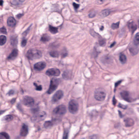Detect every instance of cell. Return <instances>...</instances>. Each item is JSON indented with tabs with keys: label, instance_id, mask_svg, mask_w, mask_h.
<instances>
[{
	"label": "cell",
	"instance_id": "obj_1",
	"mask_svg": "<svg viewBox=\"0 0 139 139\" xmlns=\"http://www.w3.org/2000/svg\"><path fill=\"white\" fill-rule=\"evenodd\" d=\"M26 56L29 59L34 60L40 58L42 56V54L38 49H31L27 51Z\"/></svg>",
	"mask_w": 139,
	"mask_h": 139
},
{
	"label": "cell",
	"instance_id": "obj_2",
	"mask_svg": "<svg viewBox=\"0 0 139 139\" xmlns=\"http://www.w3.org/2000/svg\"><path fill=\"white\" fill-rule=\"evenodd\" d=\"M106 96L105 91L102 88L97 89L94 92V98L97 100L102 102L104 100Z\"/></svg>",
	"mask_w": 139,
	"mask_h": 139
},
{
	"label": "cell",
	"instance_id": "obj_3",
	"mask_svg": "<svg viewBox=\"0 0 139 139\" xmlns=\"http://www.w3.org/2000/svg\"><path fill=\"white\" fill-rule=\"evenodd\" d=\"M59 83V81L58 79L55 77L52 79L51 81L50 84L47 91L48 94H51L56 89Z\"/></svg>",
	"mask_w": 139,
	"mask_h": 139
},
{
	"label": "cell",
	"instance_id": "obj_4",
	"mask_svg": "<svg viewBox=\"0 0 139 139\" xmlns=\"http://www.w3.org/2000/svg\"><path fill=\"white\" fill-rule=\"evenodd\" d=\"M69 110L72 114H75L78 110V104L77 102L74 100H72L69 103Z\"/></svg>",
	"mask_w": 139,
	"mask_h": 139
},
{
	"label": "cell",
	"instance_id": "obj_5",
	"mask_svg": "<svg viewBox=\"0 0 139 139\" xmlns=\"http://www.w3.org/2000/svg\"><path fill=\"white\" fill-rule=\"evenodd\" d=\"M66 111V107L64 105H61L54 109L53 113L56 116H62L65 114Z\"/></svg>",
	"mask_w": 139,
	"mask_h": 139
},
{
	"label": "cell",
	"instance_id": "obj_6",
	"mask_svg": "<svg viewBox=\"0 0 139 139\" xmlns=\"http://www.w3.org/2000/svg\"><path fill=\"white\" fill-rule=\"evenodd\" d=\"M23 103L27 107H31L34 104V100L31 97L25 96L23 99Z\"/></svg>",
	"mask_w": 139,
	"mask_h": 139
},
{
	"label": "cell",
	"instance_id": "obj_7",
	"mask_svg": "<svg viewBox=\"0 0 139 139\" xmlns=\"http://www.w3.org/2000/svg\"><path fill=\"white\" fill-rule=\"evenodd\" d=\"M46 74L49 76H58L61 74L59 70L56 68H52L46 71Z\"/></svg>",
	"mask_w": 139,
	"mask_h": 139
},
{
	"label": "cell",
	"instance_id": "obj_8",
	"mask_svg": "<svg viewBox=\"0 0 139 139\" xmlns=\"http://www.w3.org/2000/svg\"><path fill=\"white\" fill-rule=\"evenodd\" d=\"M46 116V113L45 112H40L37 113L34 116L33 119L35 121H42L44 120Z\"/></svg>",
	"mask_w": 139,
	"mask_h": 139
},
{
	"label": "cell",
	"instance_id": "obj_9",
	"mask_svg": "<svg viewBox=\"0 0 139 139\" xmlns=\"http://www.w3.org/2000/svg\"><path fill=\"white\" fill-rule=\"evenodd\" d=\"M63 96V92L62 91H58L53 95L52 101L53 102H56L62 98Z\"/></svg>",
	"mask_w": 139,
	"mask_h": 139
},
{
	"label": "cell",
	"instance_id": "obj_10",
	"mask_svg": "<svg viewBox=\"0 0 139 139\" xmlns=\"http://www.w3.org/2000/svg\"><path fill=\"white\" fill-rule=\"evenodd\" d=\"M46 65V63L44 62H39L34 64V68L37 71H42L45 68Z\"/></svg>",
	"mask_w": 139,
	"mask_h": 139
},
{
	"label": "cell",
	"instance_id": "obj_11",
	"mask_svg": "<svg viewBox=\"0 0 139 139\" xmlns=\"http://www.w3.org/2000/svg\"><path fill=\"white\" fill-rule=\"evenodd\" d=\"M120 95L122 98L125 101L128 102H131V99L128 92L124 91H123L120 93Z\"/></svg>",
	"mask_w": 139,
	"mask_h": 139
},
{
	"label": "cell",
	"instance_id": "obj_12",
	"mask_svg": "<svg viewBox=\"0 0 139 139\" xmlns=\"http://www.w3.org/2000/svg\"><path fill=\"white\" fill-rule=\"evenodd\" d=\"M28 133V127L27 125L25 124H23L22 126L21 131H20V135L22 136H25L27 135Z\"/></svg>",
	"mask_w": 139,
	"mask_h": 139
},
{
	"label": "cell",
	"instance_id": "obj_13",
	"mask_svg": "<svg viewBox=\"0 0 139 139\" xmlns=\"http://www.w3.org/2000/svg\"><path fill=\"white\" fill-rule=\"evenodd\" d=\"M18 55V51L17 49H13L10 54H9V56L8 57V59L9 60H13L15 59Z\"/></svg>",
	"mask_w": 139,
	"mask_h": 139
},
{
	"label": "cell",
	"instance_id": "obj_14",
	"mask_svg": "<svg viewBox=\"0 0 139 139\" xmlns=\"http://www.w3.org/2000/svg\"><path fill=\"white\" fill-rule=\"evenodd\" d=\"M7 23H8V25L9 27H14L15 26V24H16V21L14 17L11 16L8 18Z\"/></svg>",
	"mask_w": 139,
	"mask_h": 139
},
{
	"label": "cell",
	"instance_id": "obj_15",
	"mask_svg": "<svg viewBox=\"0 0 139 139\" xmlns=\"http://www.w3.org/2000/svg\"><path fill=\"white\" fill-rule=\"evenodd\" d=\"M124 121L125 123V126L127 127L133 126L134 125V121L132 119L128 118L125 119Z\"/></svg>",
	"mask_w": 139,
	"mask_h": 139
},
{
	"label": "cell",
	"instance_id": "obj_16",
	"mask_svg": "<svg viewBox=\"0 0 139 139\" xmlns=\"http://www.w3.org/2000/svg\"><path fill=\"white\" fill-rule=\"evenodd\" d=\"M128 27L129 29L132 32H134L137 28V26L136 24L134 22L129 23L128 24Z\"/></svg>",
	"mask_w": 139,
	"mask_h": 139
},
{
	"label": "cell",
	"instance_id": "obj_17",
	"mask_svg": "<svg viewBox=\"0 0 139 139\" xmlns=\"http://www.w3.org/2000/svg\"><path fill=\"white\" fill-rule=\"evenodd\" d=\"M129 51H130V53L132 55H135L137 54L139 52V49L137 46H133L130 48Z\"/></svg>",
	"mask_w": 139,
	"mask_h": 139
},
{
	"label": "cell",
	"instance_id": "obj_18",
	"mask_svg": "<svg viewBox=\"0 0 139 139\" xmlns=\"http://www.w3.org/2000/svg\"><path fill=\"white\" fill-rule=\"evenodd\" d=\"M71 72L70 71H65L63 73L62 77L65 79H69L71 78Z\"/></svg>",
	"mask_w": 139,
	"mask_h": 139
},
{
	"label": "cell",
	"instance_id": "obj_19",
	"mask_svg": "<svg viewBox=\"0 0 139 139\" xmlns=\"http://www.w3.org/2000/svg\"><path fill=\"white\" fill-rule=\"evenodd\" d=\"M110 14V11L108 9H105L102 11L100 14V16L101 18L107 17Z\"/></svg>",
	"mask_w": 139,
	"mask_h": 139
},
{
	"label": "cell",
	"instance_id": "obj_20",
	"mask_svg": "<svg viewBox=\"0 0 139 139\" xmlns=\"http://www.w3.org/2000/svg\"><path fill=\"white\" fill-rule=\"evenodd\" d=\"M119 60H120V61L121 62V63L122 64H125L127 61L126 56L123 54H120V56H119Z\"/></svg>",
	"mask_w": 139,
	"mask_h": 139
},
{
	"label": "cell",
	"instance_id": "obj_21",
	"mask_svg": "<svg viewBox=\"0 0 139 139\" xmlns=\"http://www.w3.org/2000/svg\"><path fill=\"white\" fill-rule=\"evenodd\" d=\"M50 39V38L49 35L45 34H44V35L42 36L41 38L40 39V40L42 42L45 43V42H46L48 41Z\"/></svg>",
	"mask_w": 139,
	"mask_h": 139
},
{
	"label": "cell",
	"instance_id": "obj_22",
	"mask_svg": "<svg viewBox=\"0 0 139 139\" xmlns=\"http://www.w3.org/2000/svg\"><path fill=\"white\" fill-rule=\"evenodd\" d=\"M11 44L13 46H15L17 44V38L15 36H12L10 39Z\"/></svg>",
	"mask_w": 139,
	"mask_h": 139
},
{
	"label": "cell",
	"instance_id": "obj_23",
	"mask_svg": "<svg viewBox=\"0 0 139 139\" xmlns=\"http://www.w3.org/2000/svg\"><path fill=\"white\" fill-rule=\"evenodd\" d=\"M49 31H50L52 34H55L58 32V30L56 27H54L53 26L49 25Z\"/></svg>",
	"mask_w": 139,
	"mask_h": 139
},
{
	"label": "cell",
	"instance_id": "obj_24",
	"mask_svg": "<svg viewBox=\"0 0 139 139\" xmlns=\"http://www.w3.org/2000/svg\"><path fill=\"white\" fill-rule=\"evenodd\" d=\"M7 38L6 36L2 35L0 37V45L1 46L4 45L6 42Z\"/></svg>",
	"mask_w": 139,
	"mask_h": 139
},
{
	"label": "cell",
	"instance_id": "obj_25",
	"mask_svg": "<svg viewBox=\"0 0 139 139\" xmlns=\"http://www.w3.org/2000/svg\"><path fill=\"white\" fill-rule=\"evenodd\" d=\"M134 44L135 46L139 45V33L135 35L134 39Z\"/></svg>",
	"mask_w": 139,
	"mask_h": 139
},
{
	"label": "cell",
	"instance_id": "obj_26",
	"mask_svg": "<svg viewBox=\"0 0 139 139\" xmlns=\"http://www.w3.org/2000/svg\"><path fill=\"white\" fill-rule=\"evenodd\" d=\"M49 54L53 58H57L59 56V52L57 51H53L50 52Z\"/></svg>",
	"mask_w": 139,
	"mask_h": 139
},
{
	"label": "cell",
	"instance_id": "obj_27",
	"mask_svg": "<svg viewBox=\"0 0 139 139\" xmlns=\"http://www.w3.org/2000/svg\"><path fill=\"white\" fill-rule=\"evenodd\" d=\"M53 125V123L51 121H46L44 123V126L45 128H49Z\"/></svg>",
	"mask_w": 139,
	"mask_h": 139
},
{
	"label": "cell",
	"instance_id": "obj_28",
	"mask_svg": "<svg viewBox=\"0 0 139 139\" xmlns=\"http://www.w3.org/2000/svg\"><path fill=\"white\" fill-rule=\"evenodd\" d=\"M0 136L3 137L4 139H10L9 135L7 133H5V132H1V133H0Z\"/></svg>",
	"mask_w": 139,
	"mask_h": 139
},
{
	"label": "cell",
	"instance_id": "obj_29",
	"mask_svg": "<svg viewBox=\"0 0 139 139\" xmlns=\"http://www.w3.org/2000/svg\"><path fill=\"white\" fill-rule=\"evenodd\" d=\"M24 1V0H14L12 1L11 3L14 5H19L20 3H23Z\"/></svg>",
	"mask_w": 139,
	"mask_h": 139
},
{
	"label": "cell",
	"instance_id": "obj_30",
	"mask_svg": "<svg viewBox=\"0 0 139 139\" xmlns=\"http://www.w3.org/2000/svg\"><path fill=\"white\" fill-rule=\"evenodd\" d=\"M13 119V116L12 115H8L4 117V120L6 121H10Z\"/></svg>",
	"mask_w": 139,
	"mask_h": 139
},
{
	"label": "cell",
	"instance_id": "obj_31",
	"mask_svg": "<svg viewBox=\"0 0 139 139\" xmlns=\"http://www.w3.org/2000/svg\"><path fill=\"white\" fill-rule=\"evenodd\" d=\"M119 24H120V23H119V22H118L117 23H113V24H112L111 28H112V29H113V30L117 29L118 28Z\"/></svg>",
	"mask_w": 139,
	"mask_h": 139
},
{
	"label": "cell",
	"instance_id": "obj_32",
	"mask_svg": "<svg viewBox=\"0 0 139 139\" xmlns=\"http://www.w3.org/2000/svg\"><path fill=\"white\" fill-rule=\"evenodd\" d=\"M27 39H23L22 41H21V46L24 47L27 45Z\"/></svg>",
	"mask_w": 139,
	"mask_h": 139
},
{
	"label": "cell",
	"instance_id": "obj_33",
	"mask_svg": "<svg viewBox=\"0 0 139 139\" xmlns=\"http://www.w3.org/2000/svg\"><path fill=\"white\" fill-rule=\"evenodd\" d=\"M34 85L36 87V89L37 91H41L42 89V87L41 85H38L36 83H34Z\"/></svg>",
	"mask_w": 139,
	"mask_h": 139
},
{
	"label": "cell",
	"instance_id": "obj_34",
	"mask_svg": "<svg viewBox=\"0 0 139 139\" xmlns=\"http://www.w3.org/2000/svg\"><path fill=\"white\" fill-rule=\"evenodd\" d=\"M68 131H65L64 132V134L63 135V139H68Z\"/></svg>",
	"mask_w": 139,
	"mask_h": 139
},
{
	"label": "cell",
	"instance_id": "obj_35",
	"mask_svg": "<svg viewBox=\"0 0 139 139\" xmlns=\"http://www.w3.org/2000/svg\"><path fill=\"white\" fill-rule=\"evenodd\" d=\"M0 32L2 34H7V31L5 27H3L0 28Z\"/></svg>",
	"mask_w": 139,
	"mask_h": 139
},
{
	"label": "cell",
	"instance_id": "obj_36",
	"mask_svg": "<svg viewBox=\"0 0 139 139\" xmlns=\"http://www.w3.org/2000/svg\"><path fill=\"white\" fill-rule=\"evenodd\" d=\"M73 7H74V8L76 10H77L79 6H80L79 4H77L76 3H73Z\"/></svg>",
	"mask_w": 139,
	"mask_h": 139
},
{
	"label": "cell",
	"instance_id": "obj_37",
	"mask_svg": "<svg viewBox=\"0 0 139 139\" xmlns=\"http://www.w3.org/2000/svg\"><path fill=\"white\" fill-rule=\"evenodd\" d=\"M95 12H91L89 14V17L90 18H93L95 16Z\"/></svg>",
	"mask_w": 139,
	"mask_h": 139
},
{
	"label": "cell",
	"instance_id": "obj_38",
	"mask_svg": "<svg viewBox=\"0 0 139 139\" xmlns=\"http://www.w3.org/2000/svg\"><path fill=\"white\" fill-rule=\"evenodd\" d=\"M100 45L101 46H104L105 44V41H104V40H102L100 42Z\"/></svg>",
	"mask_w": 139,
	"mask_h": 139
},
{
	"label": "cell",
	"instance_id": "obj_39",
	"mask_svg": "<svg viewBox=\"0 0 139 139\" xmlns=\"http://www.w3.org/2000/svg\"><path fill=\"white\" fill-rule=\"evenodd\" d=\"M118 107L121 108H123V109H126V106L124 105H122V104H120L118 105Z\"/></svg>",
	"mask_w": 139,
	"mask_h": 139
},
{
	"label": "cell",
	"instance_id": "obj_40",
	"mask_svg": "<svg viewBox=\"0 0 139 139\" xmlns=\"http://www.w3.org/2000/svg\"><path fill=\"white\" fill-rule=\"evenodd\" d=\"M14 91H13V90H11L9 91V92L8 93V94L9 95H12L14 94Z\"/></svg>",
	"mask_w": 139,
	"mask_h": 139
},
{
	"label": "cell",
	"instance_id": "obj_41",
	"mask_svg": "<svg viewBox=\"0 0 139 139\" xmlns=\"http://www.w3.org/2000/svg\"><path fill=\"white\" fill-rule=\"evenodd\" d=\"M67 52L65 51L64 52H63L62 53V56L63 57H64L65 56H66L67 55Z\"/></svg>",
	"mask_w": 139,
	"mask_h": 139
},
{
	"label": "cell",
	"instance_id": "obj_42",
	"mask_svg": "<svg viewBox=\"0 0 139 139\" xmlns=\"http://www.w3.org/2000/svg\"><path fill=\"white\" fill-rule=\"evenodd\" d=\"M22 14H18L17 15V17H18V18H21V16H22Z\"/></svg>",
	"mask_w": 139,
	"mask_h": 139
},
{
	"label": "cell",
	"instance_id": "obj_43",
	"mask_svg": "<svg viewBox=\"0 0 139 139\" xmlns=\"http://www.w3.org/2000/svg\"><path fill=\"white\" fill-rule=\"evenodd\" d=\"M3 0H1L0 2V5H3Z\"/></svg>",
	"mask_w": 139,
	"mask_h": 139
},
{
	"label": "cell",
	"instance_id": "obj_44",
	"mask_svg": "<svg viewBox=\"0 0 139 139\" xmlns=\"http://www.w3.org/2000/svg\"><path fill=\"white\" fill-rule=\"evenodd\" d=\"M115 44V43H113V44H112L111 45V47H112V46H113V45H114Z\"/></svg>",
	"mask_w": 139,
	"mask_h": 139
},
{
	"label": "cell",
	"instance_id": "obj_45",
	"mask_svg": "<svg viewBox=\"0 0 139 139\" xmlns=\"http://www.w3.org/2000/svg\"><path fill=\"white\" fill-rule=\"evenodd\" d=\"M4 138H3V137L0 136V139H4Z\"/></svg>",
	"mask_w": 139,
	"mask_h": 139
}]
</instances>
